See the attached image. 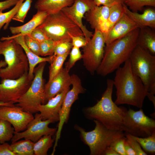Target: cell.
<instances>
[{"mask_svg": "<svg viewBox=\"0 0 155 155\" xmlns=\"http://www.w3.org/2000/svg\"><path fill=\"white\" fill-rule=\"evenodd\" d=\"M71 85V75L65 68L60 71L49 82L44 85V104L50 99L55 96Z\"/></svg>", "mask_w": 155, "mask_h": 155, "instance_id": "e0dca14e", "label": "cell"}, {"mask_svg": "<svg viewBox=\"0 0 155 155\" xmlns=\"http://www.w3.org/2000/svg\"><path fill=\"white\" fill-rule=\"evenodd\" d=\"M95 126L89 131L75 125L82 141L89 147L91 155H102L104 150L117 139L124 136L123 131L108 129L101 123L93 120Z\"/></svg>", "mask_w": 155, "mask_h": 155, "instance_id": "52a82bcc", "label": "cell"}, {"mask_svg": "<svg viewBox=\"0 0 155 155\" xmlns=\"http://www.w3.org/2000/svg\"><path fill=\"white\" fill-rule=\"evenodd\" d=\"M137 45L155 55V32L152 28L145 27L140 29L137 40Z\"/></svg>", "mask_w": 155, "mask_h": 155, "instance_id": "cb8c5ba5", "label": "cell"}, {"mask_svg": "<svg viewBox=\"0 0 155 155\" xmlns=\"http://www.w3.org/2000/svg\"><path fill=\"white\" fill-rule=\"evenodd\" d=\"M74 0H38L34 5L37 11L45 12L47 15L59 12L71 6Z\"/></svg>", "mask_w": 155, "mask_h": 155, "instance_id": "603a6c76", "label": "cell"}, {"mask_svg": "<svg viewBox=\"0 0 155 155\" xmlns=\"http://www.w3.org/2000/svg\"><path fill=\"white\" fill-rule=\"evenodd\" d=\"M133 73L142 81L148 92L147 96L155 101V56L137 45L129 59Z\"/></svg>", "mask_w": 155, "mask_h": 155, "instance_id": "5b68a950", "label": "cell"}, {"mask_svg": "<svg viewBox=\"0 0 155 155\" xmlns=\"http://www.w3.org/2000/svg\"><path fill=\"white\" fill-rule=\"evenodd\" d=\"M125 13L135 23L137 27L142 28L148 27L155 28V10L152 8L145 9L142 13L133 12L123 3Z\"/></svg>", "mask_w": 155, "mask_h": 155, "instance_id": "44dd1931", "label": "cell"}, {"mask_svg": "<svg viewBox=\"0 0 155 155\" xmlns=\"http://www.w3.org/2000/svg\"><path fill=\"white\" fill-rule=\"evenodd\" d=\"M87 42L84 36H80L73 37L72 38L71 42L73 46L80 48L85 46Z\"/></svg>", "mask_w": 155, "mask_h": 155, "instance_id": "60d3db41", "label": "cell"}, {"mask_svg": "<svg viewBox=\"0 0 155 155\" xmlns=\"http://www.w3.org/2000/svg\"><path fill=\"white\" fill-rule=\"evenodd\" d=\"M125 13L123 3L117 4L110 7L109 13L107 23V31L106 34Z\"/></svg>", "mask_w": 155, "mask_h": 155, "instance_id": "4316f807", "label": "cell"}, {"mask_svg": "<svg viewBox=\"0 0 155 155\" xmlns=\"http://www.w3.org/2000/svg\"><path fill=\"white\" fill-rule=\"evenodd\" d=\"M105 44L101 32L95 30L92 37L83 48L82 59L84 65L92 75L99 66L104 57Z\"/></svg>", "mask_w": 155, "mask_h": 155, "instance_id": "30bf717a", "label": "cell"}, {"mask_svg": "<svg viewBox=\"0 0 155 155\" xmlns=\"http://www.w3.org/2000/svg\"><path fill=\"white\" fill-rule=\"evenodd\" d=\"M7 38L13 39L23 48L28 60L29 70L28 75L29 79L31 81H32L34 78V72L36 67L39 63L43 62H51L53 58V55L47 57H42L34 53L28 48L25 44L24 36L16 34Z\"/></svg>", "mask_w": 155, "mask_h": 155, "instance_id": "ffe728a7", "label": "cell"}, {"mask_svg": "<svg viewBox=\"0 0 155 155\" xmlns=\"http://www.w3.org/2000/svg\"><path fill=\"white\" fill-rule=\"evenodd\" d=\"M47 16L45 12L37 11L32 18L25 24L19 26L10 27V31L14 34L23 36L29 34L43 22Z\"/></svg>", "mask_w": 155, "mask_h": 155, "instance_id": "7402d4cb", "label": "cell"}, {"mask_svg": "<svg viewBox=\"0 0 155 155\" xmlns=\"http://www.w3.org/2000/svg\"><path fill=\"white\" fill-rule=\"evenodd\" d=\"M102 155H119L116 152L109 146L104 151Z\"/></svg>", "mask_w": 155, "mask_h": 155, "instance_id": "bcb514c9", "label": "cell"}, {"mask_svg": "<svg viewBox=\"0 0 155 155\" xmlns=\"http://www.w3.org/2000/svg\"><path fill=\"white\" fill-rule=\"evenodd\" d=\"M113 81H107V87L100 100L94 105L84 110L87 118L96 120L108 129L123 131L124 121L126 108L118 106L112 98Z\"/></svg>", "mask_w": 155, "mask_h": 155, "instance_id": "7a4b0ae2", "label": "cell"}, {"mask_svg": "<svg viewBox=\"0 0 155 155\" xmlns=\"http://www.w3.org/2000/svg\"><path fill=\"white\" fill-rule=\"evenodd\" d=\"M72 88L66 93L64 98L59 113V123L57 129L55 143L53 149L55 150L61 136L63 126L68 121L72 105L78 98L79 95L83 93L85 90L81 80L75 74L71 75Z\"/></svg>", "mask_w": 155, "mask_h": 155, "instance_id": "7c38bea8", "label": "cell"}, {"mask_svg": "<svg viewBox=\"0 0 155 155\" xmlns=\"http://www.w3.org/2000/svg\"><path fill=\"white\" fill-rule=\"evenodd\" d=\"M15 132L10 123L5 120H0V144L11 140Z\"/></svg>", "mask_w": 155, "mask_h": 155, "instance_id": "f546056e", "label": "cell"}, {"mask_svg": "<svg viewBox=\"0 0 155 155\" xmlns=\"http://www.w3.org/2000/svg\"><path fill=\"white\" fill-rule=\"evenodd\" d=\"M135 137L142 149L146 153L147 152L151 154H155V132L147 137Z\"/></svg>", "mask_w": 155, "mask_h": 155, "instance_id": "1f68e13d", "label": "cell"}, {"mask_svg": "<svg viewBox=\"0 0 155 155\" xmlns=\"http://www.w3.org/2000/svg\"><path fill=\"white\" fill-rule=\"evenodd\" d=\"M34 143L30 140L24 139L12 143L10 146L16 155H34Z\"/></svg>", "mask_w": 155, "mask_h": 155, "instance_id": "d4e9b609", "label": "cell"}, {"mask_svg": "<svg viewBox=\"0 0 155 155\" xmlns=\"http://www.w3.org/2000/svg\"><path fill=\"white\" fill-rule=\"evenodd\" d=\"M124 134L126 140L135 151L136 155H147V154L142 149L135 136L125 132Z\"/></svg>", "mask_w": 155, "mask_h": 155, "instance_id": "d590c367", "label": "cell"}, {"mask_svg": "<svg viewBox=\"0 0 155 155\" xmlns=\"http://www.w3.org/2000/svg\"><path fill=\"white\" fill-rule=\"evenodd\" d=\"M123 131L135 137L149 136L155 132V120L147 116L142 108L137 111L129 108L126 111Z\"/></svg>", "mask_w": 155, "mask_h": 155, "instance_id": "9c48e42d", "label": "cell"}, {"mask_svg": "<svg viewBox=\"0 0 155 155\" xmlns=\"http://www.w3.org/2000/svg\"><path fill=\"white\" fill-rule=\"evenodd\" d=\"M0 155H16L11 149L10 145L5 142L0 144Z\"/></svg>", "mask_w": 155, "mask_h": 155, "instance_id": "7bdbcfd3", "label": "cell"}, {"mask_svg": "<svg viewBox=\"0 0 155 155\" xmlns=\"http://www.w3.org/2000/svg\"><path fill=\"white\" fill-rule=\"evenodd\" d=\"M7 64L5 61L0 60V69L3 67H5L7 66Z\"/></svg>", "mask_w": 155, "mask_h": 155, "instance_id": "7dc6e473", "label": "cell"}, {"mask_svg": "<svg viewBox=\"0 0 155 155\" xmlns=\"http://www.w3.org/2000/svg\"><path fill=\"white\" fill-rule=\"evenodd\" d=\"M116 70L113 80L116 90L115 103L142 108L148 92L141 79L133 72L129 59Z\"/></svg>", "mask_w": 155, "mask_h": 155, "instance_id": "6da1fadb", "label": "cell"}, {"mask_svg": "<svg viewBox=\"0 0 155 155\" xmlns=\"http://www.w3.org/2000/svg\"><path fill=\"white\" fill-rule=\"evenodd\" d=\"M137 28L135 23L125 13L104 36L105 45L123 37Z\"/></svg>", "mask_w": 155, "mask_h": 155, "instance_id": "d6986e66", "label": "cell"}, {"mask_svg": "<svg viewBox=\"0 0 155 155\" xmlns=\"http://www.w3.org/2000/svg\"><path fill=\"white\" fill-rule=\"evenodd\" d=\"M110 7L105 6L95 5L86 12L84 17L91 28L101 32L104 36L107 31V23Z\"/></svg>", "mask_w": 155, "mask_h": 155, "instance_id": "ac0fdd59", "label": "cell"}, {"mask_svg": "<svg viewBox=\"0 0 155 155\" xmlns=\"http://www.w3.org/2000/svg\"><path fill=\"white\" fill-rule=\"evenodd\" d=\"M95 5L93 0H74L71 6L65 7L61 10L78 26L87 41L93 34L84 25L83 18L85 13Z\"/></svg>", "mask_w": 155, "mask_h": 155, "instance_id": "9a60e30c", "label": "cell"}, {"mask_svg": "<svg viewBox=\"0 0 155 155\" xmlns=\"http://www.w3.org/2000/svg\"><path fill=\"white\" fill-rule=\"evenodd\" d=\"M139 30L140 28H137L123 37L106 45L103 57L96 71L98 74L106 76L129 59L137 45Z\"/></svg>", "mask_w": 155, "mask_h": 155, "instance_id": "3957f363", "label": "cell"}, {"mask_svg": "<svg viewBox=\"0 0 155 155\" xmlns=\"http://www.w3.org/2000/svg\"><path fill=\"white\" fill-rule=\"evenodd\" d=\"M125 139V136L119 137L113 142L109 146L119 155H126L124 148Z\"/></svg>", "mask_w": 155, "mask_h": 155, "instance_id": "f35d334b", "label": "cell"}, {"mask_svg": "<svg viewBox=\"0 0 155 155\" xmlns=\"http://www.w3.org/2000/svg\"><path fill=\"white\" fill-rule=\"evenodd\" d=\"M32 0H25L21 4L12 20L24 22L28 11L29 10Z\"/></svg>", "mask_w": 155, "mask_h": 155, "instance_id": "836d02e7", "label": "cell"}, {"mask_svg": "<svg viewBox=\"0 0 155 155\" xmlns=\"http://www.w3.org/2000/svg\"><path fill=\"white\" fill-rule=\"evenodd\" d=\"M124 148L126 155H136V153L126 140V138L124 142Z\"/></svg>", "mask_w": 155, "mask_h": 155, "instance_id": "f6af8a7d", "label": "cell"}, {"mask_svg": "<svg viewBox=\"0 0 155 155\" xmlns=\"http://www.w3.org/2000/svg\"><path fill=\"white\" fill-rule=\"evenodd\" d=\"M70 51L61 55H53L49 67V82L63 68L64 62L69 54Z\"/></svg>", "mask_w": 155, "mask_h": 155, "instance_id": "83f0119b", "label": "cell"}, {"mask_svg": "<svg viewBox=\"0 0 155 155\" xmlns=\"http://www.w3.org/2000/svg\"><path fill=\"white\" fill-rule=\"evenodd\" d=\"M24 0H19L14 7L8 11L3 13L2 11L0 10V30L4 25V29L7 28L9 23Z\"/></svg>", "mask_w": 155, "mask_h": 155, "instance_id": "f1b7e54d", "label": "cell"}, {"mask_svg": "<svg viewBox=\"0 0 155 155\" xmlns=\"http://www.w3.org/2000/svg\"><path fill=\"white\" fill-rule=\"evenodd\" d=\"M19 0H6L0 1V10L3 11L15 5Z\"/></svg>", "mask_w": 155, "mask_h": 155, "instance_id": "ee69618b", "label": "cell"}, {"mask_svg": "<svg viewBox=\"0 0 155 155\" xmlns=\"http://www.w3.org/2000/svg\"><path fill=\"white\" fill-rule=\"evenodd\" d=\"M0 41V55L4 57L7 66L0 69L2 79H15L29 70L27 57L21 46L15 40L3 37Z\"/></svg>", "mask_w": 155, "mask_h": 155, "instance_id": "277c9868", "label": "cell"}, {"mask_svg": "<svg viewBox=\"0 0 155 155\" xmlns=\"http://www.w3.org/2000/svg\"><path fill=\"white\" fill-rule=\"evenodd\" d=\"M50 135H44L34 143L35 155H47L49 150L53 146L54 140Z\"/></svg>", "mask_w": 155, "mask_h": 155, "instance_id": "484cf974", "label": "cell"}, {"mask_svg": "<svg viewBox=\"0 0 155 155\" xmlns=\"http://www.w3.org/2000/svg\"><path fill=\"white\" fill-rule=\"evenodd\" d=\"M73 46L71 42L68 41H61L58 43L54 49L53 55H61L70 51Z\"/></svg>", "mask_w": 155, "mask_h": 155, "instance_id": "74e56055", "label": "cell"}, {"mask_svg": "<svg viewBox=\"0 0 155 155\" xmlns=\"http://www.w3.org/2000/svg\"><path fill=\"white\" fill-rule=\"evenodd\" d=\"M28 35L39 43L49 39L42 31L38 27L35 29L30 34Z\"/></svg>", "mask_w": 155, "mask_h": 155, "instance_id": "ab89813d", "label": "cell"}, {"mask_svg": "<svg viewBox=\"0 0 155 155\" xmlns=\"http://www.w3.org/2000/svg\"><path fill=\"white\" fill-rule=\"evenodd\" d=\"M14 103L11 102L9 103H3L0 102V106H14Z\"/></svg>", "mask_w": 155, "mask_h": 155, "instance_id": "c3c4849f", "label": "cell"}, {"mask_svg": "<svg viewBox=\"0 0 155 155\" xmlns=\"http://www.w3.org/2000/svg\"><path fill=\"white\" fill-rule=\"evenodd\" d=\"M69 90L67 87L55 96L49 99L45 104L38 106L37 108L40 112L42 120H49L52 123L59 121V113L65 96Z\"/></svg>", "mask_w": 155, "mask_h": 155, "instance_id": "2e32d148", "label": "cell"}, {"mask_svg": "<svg viewBox=\"0 0 155 155\" xmlns=\"http://www.w3.org/2000/svg\"><path fill=\"white\" fill-rule=\"evenodd\" d=\"M60 42L49 39L40 43V56H46L53 55L56 46Z\"/></svg>", "mask_w": 155, "mask_h": 155, "instance_id": "d6a6232c", "label": "cell"}, {"mask_svg": "<svg viewBox=\"0 0 155 155\" xmlns=\"http://www.w3.org/2000/svg\"><path fill=\"white\" fill-rule=\"evenodd\" d=\"M96 5L105 6L110 7L114 5L123 3L124 0H93Z\"/></svg>", "mask_w": 155, "mask_h": 155, "instance_id": "b9f144b4", "label": "cell"}, {"mask_svg": "<svg viewBox=\"0 0 155 155\" xmlns=\"http://www.w3.org/2000/svg\"><path fill=\"white\" fill-rule=\"evenodd\" d=\"M123 3L135 12L142 11L146 6L155 7V0H124Z\"/></svg>", "mask_w": 155, "mask_h": 155, "instance_id": "4dcf8cb0", "label": "cell"}, {"mask_svg": "<svg viewBox=\"0 0 155 155\" xmlns=\"http://www.w3.org/2000/svg\"><path fill=\"white\" fill-rule=\"evenodd\" d=\"M46 63V62L40 63L35 68L34 78L30 86L15 104L32 114L38 113L37 107L44 103L45 85L43 74Z\"/></svg>", "mask_w": 155, "mask_h": 155, "instance_id": "ba28073f", "label": "cell"}, {"mask_svg": "<svg viewBox=\"0 0 155 155\" xmlns=\"http://www.w3.org/2000/svg\"><path fill=\"white\" fill-rule=\"evenodd\" d=\"M37 27L49 39L55 41L71 42L73 37L84 36L78 26L62 11L48 15Z\"/></svg>", "mask_w": 155, "mask_h": 155, "instance_id": "8992f818", "label": "cell"}, {"mask_svg": "<svg viewBox=\"0 0 155 155\" xmlns=\"http://www.w3.org/2000/svg\"><path fill=\"white\" fill-rule=\"evenodd\" d=\"M52 123L49 120H42L40 113H36L34 119L28 124L26 129L20 132H15L11 140L12 143L22 138L29 140L35 143L44 135H53L57 129L50 128L49 125Z\"/></svg>", "mask_w": 155, "mask_h": 155, "instance_id": "4fadbf2b", "label": "cell"}, {"mask_svg": "<svg viewBox=\"0 0 155 155\" xmlns=\"http://www.w3.org/2000/svg\"><path fill=\"white\" fill-rule=\"evenodd\" d=\"M69 54V58L68 61L65 63V67L68 71L73 67L75 63L82 59V54L80 48L74 46L72 47Z\"/></svg>", "mask_w": 155, "mask_h": 155, "instance_id": "e575fe53", "label": "cell"}, {"mask_svg": "<svg viewBox=\"0 0 155 155\" xmlns=\"http://www.w3.org/2000/svg\"><path fill=\"white\" fill-rule=\"evenodd\" d=\"M34 118L32 114L23 110L20 107L13 106H0V120L6 121L14 128L16 132L25 130L28 123Z\"/></svg>", "mask_w": 155, "mask_h": 155, "instance_id": "5bb4252c", "label": "cell"}, {"mask_svg": "<svg viewBox=\"0 0 155 155\" xmlns=\"http://www.w3.org/2000/svg\"><path fill=\"white\" fill-rule=\"evenodd\" d=\"M24 36L25 43L28 48L36 55L40 56V43L28 35Z\"/></svg>", "mask_w": 155, "mask_h": 155, "instance_id": "8d00e7d4", "label": "cell"}, {"mask_svg": "<svg viewBox=\"0 0 155 155\" xmlns=\"http://www.w3.org/2000/svg\"><path fill=\"white\" fill-rule=\"evenodd\" d=\"M0 83V102L16 103L30 86L28 72L15 79H5Z\"/></svg>", "mask_w": 155, "mask_h": 155, "instance_id": "8fae6325", "label": "cell"}]
</instances>
